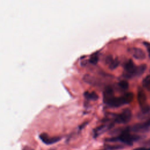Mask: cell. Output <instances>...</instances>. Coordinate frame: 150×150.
<instances>
[{
    "label": "cell",
    "mask_w": 150,
    "mask_h": 150,
    "mask_svg": "<svg viewBox=\"0 0 150 150\" xmlns=\"http://www.w3.org/2000/svg\"><path fill=\"white\" fill-rule=\"evenodd\" d=\"M115 97L113 89L111 87H107L103 92V101L105 104H107Z\"/></svg>",
    "instance_id": "8"
},
{
    "label": "cell",
    "mask_w": 150,
    "mask_h": 150,
    "mask_svg": "<svg viewBox=\"0 0 150 150\" xmlns=\"http://www.w3.org/2000/svg\"><path fill=\"white\" fill-rule=\"evenodd\" d=\"M145 45L147 49V50H148V55H149V57H150V43H145Z\"/></svg>",
    "instance_id": "17"
},
{
    "label": "cell",
    "mask_w": 150,
    "mask_h": 150,
    "mask_svg": "<svg viewBox=\"0 0 150 150\" xmlns=\"http://www.w3.org/2000/svg\"><path fill=\"white\" fill-rule=\"evenodd\" d=\"M131 111L129 108H125L120 114L114 116V122L118 124H127L131 120Z\"/></svg>",
    "instance_id": "4"
},
{
    "label": "cell",
    "mask_w": 150,
    "mask_h": 150,
    "mask_svg": "<svg viewBox=\"0 0 150 150\" xmlns=\"http://www.w3.org/2000/svg\"><path fill=\"white\" fill-rule=\"evenodd\" d=\"M137 99L139 105L144 113H146L149 111V107L146 103V96L144 90L139 87L137 92Z\"/></svg>",
    "instance_id": "5"
},
{
    "label": "cell",
    "mask_w": 150,
    "mask_h": 150,
    "mask_svg": "<svg viewBox=\"0 0 150 150\" xmlns=\"http://www.w3.org/2000/svg\"><path fill=\"white\" fill-rule=\"evenodd\" d=\"M150 129V118L147 121L142 123L137 124L131 128H129L130 131L135 132H142L148 131Z\"/></svg>",
    "instance_id": "6"
},
{
    "label": "cell",
    "mask_w": 150,
    "mask_h": 150,
    "mask_svg": "<svg viewBox=\"0 0 150 150\" xmlns=\"http://www.w3.org/2000/svg\"><path fill=\"white\" fill-rule=\"evenodd\" d=\"M124 146L121 145H105V148L106 149L108 150H116V149H122L124 148Z\"/></svg>",
    "instance_id": "15"
},
{
    "label": "cell",
    "mask_w": 150,
    "mask_h": 150,
    "mask_svg": "<svg viewBox=\"0 0 150 150\" xmlns=\"http://www.w3.org/2000/svg\"><path fill=\"white\" fill-rule=\"evenodd\" d=\"M133 150H150V147H140V148H137Z\"/></svg>",
    "instance_id": "18"
},
{
    "label": "cell",
    "mask_w": 150,
    "mask_h": 150,
    "mask_svg": "<svg viewBox=\"0 0 150 150\" xmlns=\"http://www.w3.org/2000/svg\"><path fill=\"white\" fill-rule=\"evenodd\" d=\"M84 97L88 100L96 101L98 98V95L94 91H92V92L86 91L84 94Z\"/></svg>",
    "instance_id": "12"
},
{
    "label": "cell",
    "mask_w": 150,
    "mask_h": 150,
    "mask_svg": "<svg viewBox=\"0 0 150 150\" xmlns=\"http://www.w3.org/2000/svg\"><path fill=\"white\" fill-rule=\"evenodd\" d=\"M129 131V127H127L122 129L117 137L108 138L106 141L108 142H121L127 145H132L134 142L139 139L141 137L136 134H131Z\"/></svg>",
    "instance_id": "1"
},
{
    "label": "cell",
    "mask_w": 150,
    "mask_h": 150,
    "mask_svg": "<svg viewBox=\"0 0 150 150\" xmlns=\"http://www.w3.org/2000/svg\"><path fill=\"white\" fill-rule=\"evenodd\" d=\"M134 98V94L132 93H127L119 97H114L107 105L112 108L119 107L125 104H129L132 102Z\"/></svg>",
    "instance_id": "3"
},
{
    "label": "cell",
    "mask_w": 150,
    "mask_h": 150,
    "mask_svg": "<svg viewBox=\"0 0 150 150\" xmlns=\"http://www.w3.org/2000/svg\"><path fill=\"white\" fill-rule=\"evenodd\" d=\"M114 122H110L108 123H105L104 124L101 125L98 127L96 128L93 130V137L94 138H97L100 136L101 134H103L105 131L109 130L114 126Z\"/></svg>",
    "instance_id": "7"
},
{
    "label": "cell",
    "mask_w": 150,
    "mask_h": 150,
    "mask_svg": "<svg viewBox=\"0 0 150 150\" xmlns=\"http://www.w3.org/2000/svg\"><path fill=\"white\" fill-rule=\"evenodd\" d=\"M40 138L42 140L45 142L46 144H53L57 142L60 139V138L59 137H49L46 134H43L40 135Z\"/></svg>",
    "instance_id": "11"
},
{
    "label": "cell",
    "mask_w": 150,
    "mask_h": 150,
    "mask_svg": "<svg viewBox=\"0 0 150 150\" xmlns=\"http://www.w3.org/2000/svg\"><path fill=\"white\" fill-rule=\"evenodd\" d=\"M23 150H33V149H32L31 148H30V147H28V146H26V147H25L23 149Z\"/></svg>",
    "instance_id": "19"
},
{
    "label": "cell",
    "mask_w": 150,
    "mask_h": 150,
    "mask_svg": "<svg viewBox=\"0 0 150 150\" xmlns=\"http://www.w3.org/2000/svg\"><path fill=\"white\" fill-rule=\"evenodd\" d=\"M105 63L108 65L110 69L114 70L119 65V61L117 59H114L111 56H108L105 59Z\"/></svg>",
    "instance_id": "10"
},
{
    "label": "cell",
    "mask_w": 150,
    "mask_h": 150,
    "mask_svg": "<svg viewBox=\"0 0 150 150\" xmlns=\"http://www.w3.org/2000/svg\"><path fill=\"white\" fill-rule=\"evenodd\" d=\"M143 86L147 90H150V75L147 76L142 81Z\"/></svg>",
    "instance_id": "13"
},
{
    "label": "cell",
    "mask_w": 150,
    "mask_h": 150,
    "mask_svg": "<svg viewBox=\"0 0 150 150\" xmlns=\"http://www.w3.org/2000/svg\"><path fill=\"white\" fill-rule=\"evenodd\" d=\"M118 86L120 88L123 90H127L129 88V84L125 80H122L119 82Z\"/></svg>",
    "instance_id": "14"
},
{
    "label": "cell",
    "mask_w": 150,
    "mask_h": 150,
    "mask_svg": "<svg viewBox=\"0 0 150 150\" xmlns=\"http://www.w3.org/2000/svg\"><path fill=\"white\" fill-rule=\"evenodd\" d=\"M130 52L132 54V56L136 59L143 60L145 58V52L140 48L133 47L130 50Z\"/></svg>",
    "instance_id": "9"
},
{
    "label": "cell",
    "mask_w": 150,
    "mask_h": 150,
    "mask_svg": "<svg viewBox=\"0 0 150 150\" xmlns=\"http://www.w3.org/2000/svg\"><path fill=\"white\" fill-rule=\"evenodd\" d=\"M98 61V55L97 53H94L92 56H91L89 62L90 63L93 64H96Z\"/></svg>",
    "instance_id": "16"
},
{
    "label": "cell",
    "mask_w": 150,
    "mask_h": 150,
    "mask_svg": "<svg viewBox=\"0 0 150 150\" xmlns=\"http://www.w3.org/2000/svg\"><path fill=\"white\" fill-rule=\"evenodd\" d=\"M146 69L145 64L138 66L135 65L132 60H128L124 64V76L127 79H131L141 76Z\"/></svg>",
    "instance_id": "2"
}]
</instances>
